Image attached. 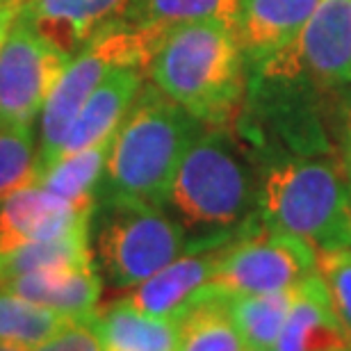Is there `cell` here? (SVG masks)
I'll use <instances>...</instances> for the list:
<instances>
[{
  "mask_svg": "<svg viewBox=\"0 0 351 351\" xmlns=\"http://www.w3.org/2000/svg\"><path fill=\"white\" fill-rule=\"evenodd\" d=\"M146 71L151 82L206 128L233 130L249 89L233 27L221 21L171 25Z\"/></svg>",
  "mask_w": 351,
  "mask_h": 351,
  "instance_id": "1",
  "label": "cell"
},
{
  "mask_svg": "<svg viewBox=\"0 0 351 351\" xmlns=\"http://www.w3.org/2000/svg\"><path fill=\"white\" fill-rule=\"evenodd\" d=\"M203 128L199 119L156 85H142L112 137L96 206L146 203L162 208L182 156Z\"/></svg>",
  "mask_w": 351,
  "mask_h": 351,
  "instance_id": "2",
  "label": "cell"
},
{
  "mask_svg": "<svg viewBox=\"0 0 351 351\" xmlns=\"http://www.w3.org/2000/svg\"><path fill=\"white\" fill-rule=\"evenodd\" d=\"M167 203L185 228L228 244L261 226L258 173L233 130L203 128L173 176Z\"/></svg>",
  "mask_w": 351,
  "mask_h": 351,
  "instance_id": "3",
  "label": "cell"
},
{
  "mask_svg": "<svg viewBox=\"0 0 351 351\" xmlns=\"http://www.w3.org/2000/svg\"><path fill=\"white\" fill-rule=\"evenodd\" d=\"M349 187L340 162L271 153L258 176V217L315 254L351 249Z\"/></svg>",
  "mask_w": 351,
  "mask_h": 351,
  "instance_id": "4",
  "label": "cell"
},
{
  "mask_svg": "<svg viewBox=\"0 0 351 351\" xmlns=\"http://www.w3.org/2000/svg\"><path fill=\"white\" fill-rule=\"evenodd\" d=\"M171 27L132 25L125 21L94 34L78 53L71 55L58 85L39 114V171L44 173L62 156V146L91 91L119 66H139L146 71L158 46Z\"/></svg>",
  "mask_w": 351,
  "mask_h": 351,
  "instance_id": "5",
  "label": "cell"
},
{
  "mask_svg": "<svg viewBox=\"0 0 351 351\" xmlns=\"http://www.w3.org/2000/svg\"><path fill=\"white\" fill-rule=\"evenodd\" d=\"M94 261L117 290H132L182 254L185 228L158 206L103 203L96 206Z\"/></svg>",
  "mask_w": 351,
  "mask_h": 351,
  "instance_id": "6",
  "label": "cell"
},
{
  "mask_svg": "<svg viewBox=\"0 0 351 351\" xmlns=\"http://www.w3.org/2000/svg\"><path fill=\"white\" fill-rule=\"evenodd\" d=\"M249 80L313 89L351 85V0H322L297 37L251 69Z\"/></svg>",
  "mask_w": 351,
  "mask_h": 351,
  "instance_id": "7",
  "label": "cell"
},
{
  "mask_svg": "<svg viewBox=\"0 0 351 351\" xmlns=\"http://www.w3.org/2000/svg\"><path fill=\"white\" fill-rule=\"evenodd\" d=\"M317 254L308 242L265 223L223 244L208 287L223 297L290 290L315 274Z\"/></svg>",
  "mask_w": 351,
  "mask_h": 351,
  "instance_id": "8",
  "label": "cell"
},
{
  "mask_svg": "<svg viewBox=\"0 0 351 351\" xmlns=\"http://www.w3.org/2000/svg\"><path fill=\"white\" fill-rule=\"evenodd\" d=\"M69 60L16 16L0 46V125H32Z\"/></svg>",
  "mask_w": 351,
  "mask_h": 351,
  "instance_id": "9",
  "label": "cell"
},
{
  "mask_svg": "<svg viewBox=\"0 0 351 351\" xmlns=\"http://www.w3.org/2000/svg\"><path fill=\"white\" fill-rule=\"evenodd\" d=\"M96 208H78L41 185H27L0 203V258L23 244L46 242L85 226Z\"/></svg>",
  "mask_w": 351,
  "mask_h": 351,
  "instance_id": "10",
  "label": "cell"
},
{
  "mask_svg": "<svg viewBox=\"0 0 351 351\" xmlns=\"http://www.w3.org/2000/svg\"><path fill=\"white\" fill-rule=\"evenodd\" d=\"M221 247L199 249L196 254L178 256L144 283L132 287L123 299L153 317L178 319L196 299L206 294L215 267L219 263Z\"/></svg>",
  "mask_w": 351,
  "mask_h": 351,
  "instance_id": "11",
  "label": "cell"
},
{
  "mask_svg": "<svg viewBox=\"0 0 351 351\" xmlns=\"http://www.w3.org/2000/svg\"><path fill=\"white\" fill-rule=\"evenodd\" d=\"M130 0H25L19 16L62 53H78L108 25L123 19Z\"/></svg>",
  "mask_w": 351,
  "mask_h": 351,
  "instance_id": "12",
  "label": "cell"
},
{
  "mask_svg": "<svg viewBox=\"0 0 351 351\" xmlns=\"http://www.w3.org/2000/svg\"><path fill=\"white\" fill-rule=\"evenodd\" d=\"M322 0H240L233 34L247 71L285 48L308 23Z\"/></svg>",
  "mask_w": 351,
  "mask_h": 351,
  "instance_id": "13",
  "label": "cell"
},
{
  "mask_svg": "<svg viewBox=\"0 0 351 351\" xmlns=\"http://www.w3.org/2000/svg\"><path fill=\"white\" fill-rule=\"evenodd\" d=\"M271 351H351V333L317 271L292 287L290 313Z\"/></svg>",
  "mask_w": 351,
  "mask_h": 351,
  "instance_id": "14",
  "label": "cell"
},
{
  "mask_svg": "<svg viewBox=\"0 0 351 351\" xmlns=\"http://www.w3.org/2000/svg\"><path fill=\"white\" fill-rule=\"evenodd\" d=\"M144 85V69L139 66H119L105 75L91 91L78 117L73 119L71 130L62 146V156L91 149L105 142L117 132L130 110L137 91ZM60 156V158H62Z\"/></svg>",
  "mask_w": 351,
  "mask_h": 351,
  "instance_id": "15",
  "label": "cell"
},
{
  "mask_svg": "<svg viewBox=\"0 0 351 351\" xmlns=\"http://www.w3.org/2000/svg\"><path fill=\"white\" fill-rule=\"evenodd\" d=\"M7 290L32 304L53 308L75 322H89L103 292V276L96 263L69 269L23 274L7 280Z\"/></svg>",
  "mask_w": 351,
  "mask_h": 351,
  "instance_id": "16",
  "label": "cell"
},
{
  "mask_svg": "<svg viewBox=\"0 0 351 351\" xmlns=\"http://www.w3.org/2000/svg\"><path fill=\"white\" fill-rule=\"evenodd\" d=\"M103 351H176V319H162L142 313L123 297L96 308L89 319Z\"/></svg>",
  "mask_w": 351,
  "mask_h": 351,
  "instance_id": "17",
  "label": "cell"
},
{
  "mask_svg": "<svg viewBox=\"0 0 351 351\" xmlns=\"http://www.w3.org/2000/svg\"><path fill=\"white\" fill-rule=\"evenodd\" d=\"M178 347L176 351H247V342L237 331L228 311V297L215 294L206 287V294L196 299L176 319Z\"/></svg>",
  "mask_w": 351,
  "mask_h": 351,
  "instance_id": "18",
  "label": "cell"
},
{
  "mask_svg": "<svg viewBox=\"0 0 351 351\" xmlns=\"http://www.w3.org/2000/svg\"><path fill=\"white\" fill-rule=\"evenodd\" d=\"M114 137V135H112ZM112 137L105 142L91 146V149L69 153L48 167L41 173L37 185L46 192L55 194L58 199L73 203L78 208H96L98 187H101L103 169L108 162V153L112 146Z\"/></svg>",
  "mask_w": 351,
  "mask_h": 351,
  "instance_id": "19",
  "label": "cell"
},
{
  "mask_svg": "<svg viewBox=\"0 0 351 351\" xmlns=\"http://www.w3.org/2000/svg\"><path fill=\"white\" fill-rule=\"evenodd\" d=\"M89 230L91 223H85V226H78L64 235L55 237V240L23 244L12 254L3 256L0 263H3L5 283L16 276H23V274L69 269V267L96 263L94 251H91Z\"/></svg>",
  "mask_w": 351,
  "mask_h": 351,
  "instance_id": "20",
  "label": "cell"
},
{
  "mask_svg": "<svg viewBox=\"0 0 351 351\" xmlns=\"http://www.w3.org/2000/svg\"><path fill=\"white\" fill-rule=\"evenodd\" d=\"M73 322L53 308L19 297L7 287L0 290V345L34 351Z\"/></svg>",
  "mask_w": 351,
  "mask_h": 351,
  "instance_id": "21",
  "label": "cell"
},
{
  "mask_svg": "<svg viewBox=\"0 0 351 351\" xmlns=\"http://www.w3.org/2000/svg\"><path fill=\"white\" fill-rule=\"evenodd\" d=\"M292 304L290 290L228 297V311L249 349H274Z\"/></svg>",
  "mask_w": 351,
  "mask_h": 351,
  "instance_id": "22",
  "label": "cell"
},
{
  "mask_svg": "<svg viewBox=\"0 0 351 351\" xmlns=\"http://www.w3.org/2000/svg\"><path fill=\"white\" fill-rule=\"evenodd\" d=\"M240 0H130L123 19L132 25H178L189 21H221L233 27Z\"/></svg>",
  "mask_w": 351,
  "mask_h": 351,
  "instance_id": "23",
  "label": "cell"
},
{
  "mask_svg": "<svg viewBox=\"0 0 351 351\" xmlns=\"http://www.w3.org/2000/svg\"><path fill=\"white\" fill-rule=\"evenodd\" d=\"M39 146L32 125H0V203L27 185H37Z\"/></svg>",
  "mask_w": 351,
  "mask_h": 351,
  "instance_id": "24",
  "label": "cell"
},
{
  "mask_svg": "<svg viewBox=\"0 0 351 351\" xmlns=\"http://www.w3.org/2000/svg\"><path fill=\"white\" fill-rule=\"evenodd\" d=\"M315 271L324 280L335 315L351 333V249L322 251Z\"/></svg>",
  "mask_w": 351,
  "mask_h": 351,
  "instance_id": "25",
  "label": "cell"
},
{
  "mask_svg": "<svg viewBox=\"0 0 351 351\" xmlns=\"http://www.w3.org/2000/svg\"><path fill=\"white\" fill-rule=\"evenodd\" d=\"M34 351H103V347L89 322H73Z\"/></svg>",
  "mask_w": 351,
  "mask_h": 351,
  "instance_id": "26",
  "label": "cell"
},
{
  "mask_svg": "<svg viewBox=\"0 0 351 351\" xmlns=\"http://www.w3.org/2000/svg\"><path fill=\"white\" fill-rule=\"evenodd\" d=\"M340 151H342V169H345L347 178L351 180V101L342 112V121H340Z\"/></svg>",
  "mask_w": 351,
  "mask_h": 351,
  "instance_id": "27",
  "label": "cell"
},
{
  "mask_svg": "<svg viewBox=\"0 0 351 351\" xmlns=\"http://www.w3.org/2000/svg\"><path fill=\"white\" fill-rule=\"evenodd\" d=\"M21 7H23L21 3H3L0 5V46H3L7 32H10V27L14 25V21H16Z\"/></svg>",
  "mask_w": 351,
  "mask_h": 351,
  "instance_id": "28",
  "label": "cell"
},
{
  "mask_svg": "<svg viewBox=\"0 0 351 351\" xmlns=\"http://www.w3.org/2000/svg\"><path fill=\"white\" fill-rule=\"evenodd\" d=\"M0 351H23V349H16V347H7V345H0Z\"/></svg>",
  "mask_w": 351,
  "mask_h": 351,
  "instance_id": "29",
  "label": "cell"
},
{
  "mask_svg": "<svg viewBox=\"0 0 351 351\" xmlns=\"http://www.w3.org/2000/svg\"><path fill=\"white\" fill-rule=\"evenodd\" d=\"M5 285V276H3V263H0V287Z\"/></svg>",
  "mask_w": 351,
  "mask_h": 351,
  "instance_id": "30",
  "label": "cell"
},
{
  "mask_svg": "<svg viewBox=\"0 0 351 351\" xmlns=\"http://www.w3.org/2000/svg\"><path fill=\"white\" fill-rule=\"evenodd\" d=\"M3 3H21V5H23L25 0H0V5H3Z\"/></svg>",
  "mask_w": 351,
  "mask_h": 351,
  "instance_id": "31",
  "label": "cell"
},
{
  "mask_svg": "<svg viewBox=\"0 0 351 351\" xmlns=\"http://www.w3.org/2000/svg\"><path fill=\"white\" fill-rule=\"evenodd\" d=\"M349 223H351V187H349Z\"/></svg>",
  "mask_w": 351,
  "mask_h": 351,
  "instance_id": "32",
  "label": "cell"
},
{
  "mask_svg": "<svg viewBox=\"0 0 351 351\" xmlns=\"http://www.w3.org/2000/svg\"><path fill=\"white\" fill-rule=\"evenodd\" d=\"M247 351H269V349H247Z\"/></svg>",
  "mask_w": 351,
  "mask_h": 351,
  "instance_id": "33",
  "label": "cell"
}]
</instances>
